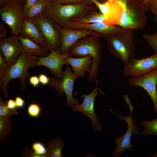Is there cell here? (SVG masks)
<instances>
[{
    "label": "cell",
    "instance_id": "6da1fadb",
    "mask_svg": "<svg viewBox=\"0 0 157 157\" xmlns=\"http://www.w3.org/2000/svg\"><path fill=\"white\" fill-rule=\"evenodd\" d=\"M100 38L94 35L83 38L72 45L68 51L71 56L77 57L88 55L92 56V62L87 78V81L89 82L96 81L99 72L98 65L102 60V45Z\"/></svg>",
    "mask_w": 157,
    "mask_h": 157
},
{
    "label": "cell",
    "instance_id": "7a4b0ae2",
    "mask_svg": "<svg viewBox=\"0 0 157 157\" xmlns=\"http://www.w3.org/2000/svg\"><path fill=\"white\" fill-rule=\"evenodd\" d=\"M110 53L125 64L135 58V47L133 31L122 28L119 32L106 37Z\"/></svg>",
    "mask_w": 157,
    "mask_h": 157
},
{
    "label": "cell",
    "instance_id": "3957f363",
    "mask_svg": "<svg viewBox=\"0 0 157 157\" xmlns=\"http://www.w3.org/2000/svg\"><path fill=\"white\" fill-rule=\"evenodd\" d=\"M92 6L85 2L63 4L52 1L48 3L44 14L56 25L63 27L72 19L83 14Z\"/></svg>",
    "mask_w": 157,
    "mask_h": 157
},
{
    "label": "cell",
    "instance_id": "277c9868",
    "mask_svg": "<svg viewBox=\"0 0 157 157\" xmlns=\"http://www.w3.org/2000/svg\"><path fill=\"white\" fill-rule=\"evenodd\" d=\"M38 61L35 56L26 53H22L15 63L9 69L5 75L0 79V88L5 98L9 96L8 94V84L11 79L19 78L23 90L26 88V80L29 76L28 72L30 67H33Z\"/></svg>",
    "mask_w": 157,
    "mask_h": 157
},
{
    "label": "cell",
    "instance_id": "5b68a950",
    "mask_svg": "<svg viewBox=\"0 0 157 157\" xmlns=\"http://www.w3.org/2000/svg\"><path fill=\"white\" fill-rule=\"evenodd\" d=\"M120 0L123 5L124 10L118 26L133 31L145 28L148 17L141 0Z\"/></svg>",
    "mask_w": 157,
    "mask_h": 157
},
{
    "label": "cell",
    "instance_id": "8992f818",
    "mask_svg": "<svg viewBox=\"0 0 157 157\" xmlns=\"http://www.w3.org/2000/svg\"><path fill=\"white\" fill-rule=\"evenodd\" d=\"M126 98L125 97V99L129 105L130 111V114L129 116L125 115L122 116L111 110L120 121L126 122L128 127L124 135H120L115 139V142L117 145L115 146L114 152L112 154L113 156L115 157H120L127 149L130 150L132 153L133 150L131 147L133 145L131 142V138L133 136V134L137 135L140 133V131L139 128L135 125V121L131 116V113L134 108L128 99V98Z\"/></svg>",
    "mask_w": 157,
    "mask_h": 157
},
{
    "label": "cell",
    "instance_id": "52a82bcc",
    "mask_svg": "<svg viewBox=\"0 0 157 157\" xmlns=\"http://www.w3.org/2000/svg\"><path fill=\"white\" fill-rule=\"evenodd\" d=\"M24 3L21 0H9L0 8L1 21L10 28L12 35H18L20 32L24 13Z\"/></svg>",
    "mask_w": 157,
    "mask_h": 157
},
{
    "label": "cell",
    "instance_id": "ba28073f",
    "mask_svg": "<svg viewBox=\"0 0 157 157\" xmlns=\"http://www.w3.org/2000/svg\"><path fill=\"white\" fill-rule=\"evenodd\" d=\"M78 77L71 72L70 67L67 65L62 78H57L54 76L51 78L49 83L50 86L55 89L57 94L60 97H62L64 94H65L67 107L79 103L77 99L74 98L73 96L74 83Z\"/></svg>",
    "mask_w": 157,
    "mask_h": 157
},
{
    "label": "cell",
    "instance_id": "9c48e42d",
    "mask_svg": "<svg viewBox=\"0 0 157 157\" xmlns=\"http://www.w3.org/2000/svg\"><path fill=\"white\" fill-rule=\"evenodd\" d=\"M32 19L39 27L51 51L60 50L61 36L54 22L44 14Z\"/></svg>",
    "mask_w": 157,
    "mask_h": 157
},
{
    "label": "cell",
    "instance_id": "30bf717a",
    "mask_svg": "<svg viewBox=\"0 0 157 157\" xmlns=\"http://www.w3.org/2000/svg\"><path fill=\"white\" fill-rule=\"evenodd\" d=\"M99 91L97 85L89 94H82L80 97L84 99L82 104H78L70 106L71 109L74 112H80L86 115L91 121L92 127L94 131L98 132L101 131L102 124L95 113L94 104L95 98Z\"/></svg>",
    "mask_w": 157,
    "mask_h": 157
},
{
    "label": "cell",
    "instance_id": "8fae6325",
    "mask_svg": "<svg viewBox=\"0 0 157 157\" xmlns=\"http://www.w3.org/2000/svg\"><path fill=\"white\" fill-rule=\"evenodd\" d=\"M127 81L130 86L140 87L146 91L152 102L154 110L157 115V68L145 75L131 77Z\"/></svg>",
    "mask_w": 157,
    "mask_h": 157
},
{
    "label": "cell",
    "instance_id": "7c38bea8",
    "mask_svg": "<svg viewBox=\"0 0 157 157\" xmlns=\"http://www.w3.org/2000/svg\"><path fill=\"white\" fill-rule=\"evenodd\" d=\"M157 68V52L150 56L141 59L135 58L125 64L123 74L126 76L134 77L146 74Z\"/></svg>",
    "mask_w": 157,
    "mask_h": 157
},
{
    "label": "cell",
    "instance_id": "4fadbf2b",
    "mask_svg": "<svg viewBox=\"0 0 157 157\" xmlns=\"http://www.w3.org/2000/svg\"><path fill=\"white\" fill-rule=\"evenodd\" d=\"M104 16L105 23L108 25L118 26L124 10L120 0H110L103 3L97 0H91Z\"/></svg>",
    "mask_w": 157,
    "mask_h": 157
},
{
    "label": "cell",
    "instance_id": "5bb4252c",
    "mask_svg": "<svg viewBox=\"0 0 157 157\" xmlns=\"http://www.w3.org/2000/svg\"><path fill=\"white\" fill-rule=\"evenodd\" d=\"M71 56L68 52L63 54L60 52V50L51 51L47 56L43 57H36L38 61L36 63L34 67L40 65L45 66L49 69L50 72L57 78H62L64 71L63 66L67 65L65 59Z\"/></svg>",
    "mask_w": 157,
    "mask_h": 157
},
{
    "label": "cell",
    "instance_id": "9a60e30c",
    "mask_svg": "<svg viewBox=\"0 0 157 157\" xmlns=\"http://www.w3.org/2000/svg\"><path fill=\"white\" fill-rule=\"evenodd\" d=\"M56 25L60 31L62 38L60 52L63 54L68 51L71 47L79 40L91 35L102 37L99 33L84 29L65 28Z\"/></svg>",
    "mask_w": 157,
    "mask_h": 157
},
{
    "label": "cell",
    "instance_id": "2e32d148",
    "mask_svg": "<svg viewBox=\"0 0 157 157\" xmlns=\"http://www.w3.org/2000/svg\"><path fill=\"white\" fill-rule=\"evenodd\" d=\"M0 49L9 67H11L22 52L18 35H12L5 38L0 39Z\"/></svg>",
    "mask_w": 157,
    "mask_h": 157
},
{
    "label": "cell",
    "instance_id": "e0dca14e",
    "mask_svg": "<svg viewBox=\"0 0 157 157\" xmlns=\"http://www.w3.org/2000/svg\"><path fill=\"white\" fill-rule=\"evenodd\" d=\"M62 28L70 29H84L90 30L100 34L104 38L106 37L117 33L122 29L120 27L108 25L104 22L83 24L70 21Z\"/></svg>",
    "mask_w": 157,
    "mask_h": 157
},
{
    "label": "cell",
    "instance_id": "ac0fdd59",
    "mask_svg": "<svg viewBox=\"0 0 157 157\" xmlns=\"http://www.w3.org/2000/svg\"><path fill=\"white\" fill-rule=\"evenodd\" d=\"M19 35L50 50L39 27L32 19L24 18Z\"/></svg>",
    "mask_w": 157,
    "mask_h": 157
},
{
    "label": "cell",
    "instance_id": "d6986e66",
    "mask_svg": "<svg viewBox=\"0 0 157 157\" xmlns=\"http://www.w3.org/2000/svg\"><path fill=\"white\" fill-rule=\"evenodd\" d=\"M65 60L67 65L72 67L74 74L78 77H83L85 72L89 73L90 72L93 58L90 55L78 58L71 56L67 57Z\"/></svg>",
    "mask_w": 157,
    "mask_h": 157
},
{
    "label": "cell",
    "instance_id": "ffe728a7",
    "mask_svg": "<svg viewBox=\"0 0 157 157\" xmlns=\"http://www.w3.org/2000/svg\"><path fill=\"white\" fill-rule=\"evenodd\" d=\"M21 42L22 53L40 57H45L51 52L47 48L40 46L31 40L18 35Z\"/></svg>",
    "mask_w": 157,
    "mask_h": 157
},
{
    "label": "cell",
    "instance_id": "44dd1931",
    "mask_svg": "<svg viewBox=\"0 0 157 157\" xmlns=\"http://www.w3.org/2000/svg\"><path fill=\"white\" fill-rule=\"evenodd\" d=\"M96 8L92 6L85 13L78 17L72 19V21L83 24H90L98 22H104V16L97 10Z\"/></svg>",
    "mask_w": 157,
    "mask_h": 157
},
{
    "label": "cell",
    "instance_id": "7402d4cb",
    "mask_svg": "<svg viewBox=\"0 0 157 157\" xmlns=\"http://www.w3.org/2000/svg\"><path fill=\"white\" fill-rule=\"evenodd\" d=\"M50 0H39L25 14L24 18L33 19L44 14Z\"/></svg>",
    "mask_w": 157,
    "mask_h": 157
},
{
    "label": "cell",
    "instance_id": "603a6c76",
    "mask_svg": "<svg viewBox=\"0 0 157 157\" xmlns=\"http://www.w3.org/2000/svg\"><path fill=\"white\" fill-rule=\"evenodd\" d=\"M64 144V141L60 137L48 141L47 149L49 157H62V151Z\"/></svg>",
    "mask_w": 157,
    "mask_h": 157
},
{
    "label": "cell",
    "instance_id": "cb8c5ba5",
    "mask_svg": "<svg viewBox=\"0 0 157 157\" xmlns=\"http://www.w3.org/2000/svg\"><path fill=\"white\" fill-rule=\"evenodd\" d=\"M144 128L140 131V134L147 136L154 135L157 136V117L151 120H145L140 122Z\"/></svg>",
    "mask_w": 157,
    "mask_h": 157
},
{
    "label": "cell",
    "instance_id": "d4e9b609",
    "mask_svg": "<svg viewBox=\"0 0 157 157\" xmlns=\"http://www.w3.org/2000/svg\"><path fill=\"white\" fill-rule=\"evenodd\" d=\"M12 116L0 117V139L2 140L8 136L12 126Z\"/></svg>",
    "mask_w": 157,
    "mask_h": 157
},
{
    "label": "cell",
    "instance_id": "484cf974",
    "mask_svg": "<svg viewBox=\"0 0 157 157\" xmlns=\"http://www.w3.org/2000/svg\"><path fill=\"white\" fill-rule=\"evenodd\" d=\"M32 148L33 153L37 157H49V155L47 149L46 148L44 144L41 142H35L32 145Z\"/></svg>",
    "mask_w": 157,
    "mask_h": 157
},
{
    "label": "cell",
    "instance_id": "4316f807",
    "mask_svg": "<svg viewBox=\"0 0 157 157\" xmlns=\"http://www.w3.org/2000/svg\"><path fill=\"white\" fill-rule=\"evenodd\" d=\"M17 113L16 110H12L8 108L7 101H3L1 98H0V117L12 116Z\"/></svg>",
    "mask_w": 157,
    "mask_h": 157
},
{
    "label": "cell",
    "instance_id": "83f0119b",
    "mask_svg": "<svg viewBox=\"0 0 157 157\" xmlns=\"http://www.w3.org/2000/svg\"><path fill=\"white\" fill-rule=\"evenodd\" d=\"M142 37L154 51L157 52V31L151 34H143Z\"/></svg>",
    "mask_w": 157,
    "mask_h": 157
},
{
    "label": "cell",
    "instance_id": "f1b7e54d",
    "mask_svg": "<svg viewBox=\"0 0 157 157\" xmlns=\"http://www.w3.org/2000/svg\"><path fill=\"white\" fill-rule=\"evenodd\" d=\"M27 111L30 116L33 118H37L41 114L42 109L38 104L33 102L29 104Z\"/></svg>",
    "mask_w": 157,
    "mask_h": 157
},
{
    "label": "cell",
    "instance_id": "f546056e",
    "mask_svg": "<svg viewBox=\"0 0 157 157\" xmlns=\"http://www.w3.org/2000/svg\"><path fill=\"white\" fill-rule=\"evenodd\" d=\"M9 68L2 53L0 51V79L5 75Z\"/></svg>",
    "mask_w": 157,
    "mask_h": 157
},
{
    "label": "cell",
    "instance_id": "4dcf8cb0",
    "mask_svg": "<svg viewBox=\"0 0 157 157\" xmlns=\"http://www.w3.org/2000/svg\"><path fill=\"white\" fill-rule=\"evenodd\" d=\"M38 77L40 83L42 85H44L49 84L51 80V78L48 77L47 75L44 74H40Z\"/></svg>",
    "mask_w": 157,
    "mask_h": 157
},
{
    "label": "cell",
    "instance_id": "1f68e13d",
    "mask_svg": "<svg viewBox=\"0 0 157 157\" xmlns=\"http://www.w3.org/2000/svg\"><path fill=\"white\" fill-rule=\"evenodd\" d=\"M39 0H26L24 3V14Z\"/></svg>",
    "mask_w": 157,
    "mask_h": 157
},
{
    "label": "cell",
    "instance_id": "d6a6232c",
    "mask_svg": "<svg viewBox=\"0 0 157 157\" xmlns=\"http://www.w3.org/2000/svg\"><path fill=\"white\" fill-rule=\"evenodd\" d=\"M28 80L29 83L32 85L34 88L37 87L40 83L39 77L36 75L31 76L28 78Z\"/></svg>",
    "mask_w": 157,
    "mask_h": 157
},
{
    "label": "cell",
    "instance_id": "836d02e7",
    "mask_svg": "<svg viewBox=\"0 0 157 157\" xmlns=\"http://www.w3.org/2000/svg\"><path fill=\"white\" fill-rule=\"evenodd\" d=\"M52 1L63 4H75L82 2L85 3L84 0H53Z\"/></svg>",
    "mask_w": 157,
    "mask_h": 157
},
{
    "label": "cell",
    "instance_id": "e575fe53",
    "mask_svg": "<svg viewBox=\"0 0 157 157\" xmlns=\"http://www.w3.org/2000/svg\"><path fill=\"white\" fill-rule=\"evenodd\" d=\"M149 9L154 15L157 14V0H150Z\"/></svg>",
    "mask_w": 157,
    "mask_h": 157
},
{
    "label": "cell",
    "instance_id": "d590c367",
    "mask_svg": "<svg viewBox=\"0 0 157 157\" xmlns=\"http://www.w3.org/2000/svg\"><path fill=\"white\" fill-rule=\"evenodd\" d=\"M15 101L17 108H22L24 106L25 100L20 96H17Z\"/></svg>",
    "mask_w": 157,
    "mask_h": 157
},
{
    "label": "cell",
    "instance_id": "8d00e7d4",
    "mask_svg": "<svg viewBox=\"0 0 157 157\" xmlns=\"http://www.w3.org/2000/svg\"><path fill=\"white\" fill-rule=\"evenodd\" d=\"M7 106L9 108L12 110H16L17 108L15 100L12 99L7 101Z\"/></svg>",
    "mask_w": 157,
    "mask_h": 157
},
{
    "label": "cell",
    "instance_id": "74e56055",
    "mask_svg": "<svg viewBox=\"0 0 157 157\" xmlns=\"http://www.w3.org/2000/svg\"><path fill=\"white\" fill-rule=\"evenodd\" d=\"M141 2L146 11L149 9V3L150 0H140Z\"/></svg>",
    "mask_w": 157,
    "mask_h": 157
},
{
    "label": "cell",
    "instance_id": "f35d334b",
    "mask_svg": "<svg viewBox=\"0 0 157 157\" xmlns=\"http://www.w3.org/2000/svg\"><path fill=\"white\" fill-rule=\"evenodd\" d=\"M8 33V30L5 28L3 31L0 32V39H3L7 37V35Z\"/></svg>",
    "mask_w": 157,
    "mask_h": 157
},
{
    "label": "cell",
    "instance_id": "ab89813d",
    "mask_svg": "<svg viewBox=\"0 0 157 157\" xmlns=\"http://www.w3.org/2000/svg\"><path fill=\"white\" fill-rule=\"evenodd\" d=\"M9 0H0V8H1L5 5L8 2Z\"/></svg>",
    "mask_w": 157,
    "mask_h": 157
},
{
    "label": "cell",
    "instance_id": "60d3db41",
    "mask_svg": "<svg viewBox=\"0 0 157 157\" xmlns=\"http://www.w3.org/2000/svg\"><path fill=\"white\" fill-rule=\"evenodd\" d=\"M4 22L2 21L0 22V32L3 31L5 28V25L4 24Z\"/></svg>",
    "mask_w": 157,
    "mask_h": 157
},
{
    "label": "cell",
    "instance_id": "b9f144b4",
    "mask_svg": "<svg viewBox=\"0 0 157 157\" xmlns=\"http://www.w3.org/2000/svg\"><path fill=\"white\" fill-rule=\"evenodd\" d=\"M84 1L85 3L90 5H92V4L93 3L91 0H84Z\"/></svg>",
    "mask_w": 157,
    "mask_h": 157
},
{
    "label": "cell",
    "instance_id": "7bdbcfd3",
    "mask_svg": "<svg viewBox=\"0 0 157 157\" xmlns=\"http://www.w3.org/2000/svg\"><path fill=\"white\" fill-rule=\"evenodd\" d=\"M153 18L157 26V14L154 15Z\"/></svg>",
    "mask_w": 157,
    "mask_h": 157
},
{
    "label": "cell",
    "instance_id": "ee69618b",
    "mask_svg": "<svg viewBox=\"0 0 157 157\" xmlns=\"http://www.w3.org/2000/svg\"><path fill=\"white\" fill-rule=\"evenodd\" d=\"M150 156L151 157H157V151L154 154L151 155Z\"/></svg>",
    "mask_w": 157,
    "mask_h": 157
},
{
    "label": "cell",
    "instance_id": "f6af8a7d",
    "mask_svg": "<svg viewBox=\"0 0 157 157\" xmlns=\"http://www.w3.org/2000/svg\"><path fill=\"white\" fill-rule=\"evenodd\" d=\"M21 0L24 3L25 2L26 0Z\"/></svg>",
    "mask_w": 157,
    "mask_h": 157
},
{
    "label": "cell",
    "instance_id": "bcb514c9",
    "mask_svg": "<svg viewBox=\"0 0 157 157\" xmlns=\"http://www.w3.org/2000/svg\"><path fill=\"white\" fill-rule=\"evenodd\" d=\"M109 0H107V1H109Z\"/></svg>",
    "mask_w": 157,
    "mask_h": 157
},
{
    "label": "cell",
    "instance_id": "7dc6e473",
    "mask_svg": "<svg viewBox=\"0 0 157 157\" xmlns=\"http://www.w3.org/2000/svg\"><path fill=\"white\" fill-rule=\"evenodd\" d=\"M51 0V1H52L53 0Z\"/></svg>",
    "mask_w": 157,
    "mask_h": 157
}]
</instances>
